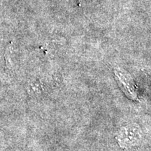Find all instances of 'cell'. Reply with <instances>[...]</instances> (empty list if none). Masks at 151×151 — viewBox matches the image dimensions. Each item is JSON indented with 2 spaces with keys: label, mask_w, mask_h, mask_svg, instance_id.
<instances>
[{
  "label": "cell",
  "mask_w": 151,
  "mask_h": 151,
  "mask_svg": "<svg viewBox=\"0 0 151 151\" xmlns=\"http://www.w3.org/2000/svg\"><path fill=\"white\" fill-rule=\"evenodd\" d=\"M142 137V131L138 124L132 123L119 130L116 139L122 148L137 145Z\"/></svg>",
  "instance_id": "obj_1"
},
{
  "label": "cell",
  "mask_w": 151,
  "mask_h": 151,
  "mask_svg": "<svg viewBox=\"0 0 151 151\" xmlns=\"http://www.w3.org/2000/svg\"><path fill=\"white\" fill-rule=\"evenodd\" d=\"M28 93L30 95H36V94H41L43 90L42 83L39 81H31L28 83L27 86Z\"/></svg>",
  "instance_id": "obj_2"
},
{
  "label": "cell",
  "mask_w": 151,
  "mask_h": 151,
  "mask_svg": "<svg viewBox=\"0 0 151 151\" xmlns=\"http://www.w3.org/2000/svg\"><path fill=\"white\" fill-rule=\"evenodd\" d=\"M11 50H12V48L11 46H8L6 48V51L5 54V59H6V68H11L12 67V64L11 63Z\"/></svg>",
  "instance_id": "obj_3"
},
{
  "label": "cell",
  "mask_w": 151,
  "mask_h": 151,
  "mask_svg": "<svg viewBox=\"0 0 151 151\" xmlns=\"http://www.w3.org/2000/svg\"><path fill=\"white\" fill-rule=\"evenodd\" d=\"M81 1H87V0H81Z\"/></svg>",
  "instance_id": "obj_4"
}]
</instances>
